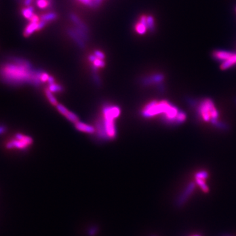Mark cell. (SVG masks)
I'll list each match as a JSON object with an SVG mask.
<instances>
[{
	"label": "cell",
	"instance_id": "6da1fadb",
	"mask_svg": "<svg viewBox=\"0 0 236 236\" xmlns=\"http://www.w3.org/2000/svg\"><path fill=\"white\" fill-rule=\"evenodd\" d=\"M12 62L7 63L0 68V75L6 82L13 84L29 83L38 85L43 72L35 70L27 60L13 57Z\"/></svg>",
	"mask_w": 236,
	"mask_h": 236
},
{
	"label": "cell",
	"instance_id": "7a4b0ae2",
	"mask_svg": "<svg viewBox=\"0 0 236 236\" xmlns=\"http://www.w3.org/2000/svg\"><path fill=\"white\" fill-rule=\"evenodd\" d=\"M120 110L116 106H106L102 110V121L98 124V134L104 139H113L116 136L114 120L120 115Z\"/></svg>",
	"mask_w": 236,
	"mask_h": 236
},
{
	"label": "cell",
	"instance_id": "3957f363",
	"mask_svg": "<svg viewBox=\"0 0 236 236\" xmlns=\"http://www.w3.org/2000/svg\"><path fill=\"white\" fill-rule=\"evenodd\" d=\"M171 105L165 101L157 102L152 101L146 105L142 112V115L145 118H150L161 113H165Z\"/></svg>",
	"mask_w": 236,
	"mask_h": 236
},
{
	"label": "cell",
	"instance_id": "277c9868",
	"mask_svg": "<svg viewBox=\"0 0 236 236\" xmlns=\"http://www.w3.org/2000/svg\"><path fill=\"white\" fill-rule=\"evenodd\" d=\"M199 112L205 121H209L211 119H217L218 117V113L211 99H205L200 103Z\"/></svg>",
	"mask_w": 236,
	"mask_h": 236
},
{
	"label": "cell",
	"instance_id": "5b68a950",
	"mask_svg": "<svg viewBox=\"0 0 236 236\" xmlns=\"http://www.w3.org/2000/svg\"><path fill=\"white\" fill-rule=\"evenodd\" d=\"M32 143V139L31 137L22 134H17L14 139L6 144V147L8 149L17 148L24 150L31 145Z\"/></svg>",
	"mask_w": 236,
	"mask_h": 236
},
{
	"label": "cell",
	"instance_id": "8992f818",
	"mask_svg": "<svg viewBox=\"0 0 236 236\" xmlns=\"http://www.w3.org/2000/svg\"><path fill=\"white\" fill-rule=\"evenodd\" d=\"M195 187V183L194 182H192L185 188L184 191L181 193V194L178 196V197L176 200V205L177 207H182L186 203L189 196L194 192Z\"/></svg>",
	"mask_w": 236,
	"mask_h": 236
},
{
	"label": "cell",
	"instance_id": "52a82bcc",
	"mask_svg": "<svg viewBox=\"0 0 236 236\" xmlns=\"http://www.w3.org/2000/svg\"><path fill=\"white\" fill-rule=\"evenodd\" d=\"M67 33L70 36L71 39L75 42V43L81 49H84L86 46V42L83 41L81 38L75 33L73 28H68L67 30Z\"/></svg>",
	"mask_w": 236,
	"mask_h": 236
},
{
	"label": "cell",
	"instance_id": "ba28073f",
	"mask_svg": "<svg viewBox=\"0 0 236 236\" xmlns=\"http://www.w3.org/2000/svg\"><path fill=\"white\" fill-rule=\"evenodd\" d=\"M69 18L71 20V21L74 24L75 26L79 27L83 30H84V31L86 32L87 33L89 32V29L88 26H87V25L85 23V22H83L75 14L72 13H70Z\"/></svg>",
	"mask_w": 236,
	"mask_h": 236
},
{
	"label": "cell",
	"instance_id": "9c48e42d",
	"mask_svg": "<svg viewBox=\"0 0 236 236\" xmlns=\"http://www.w3.org/2000/svg\"><path fill=\"white\" fill-rule=\"evenodd\" d=\"M234 54L235 53L232 52L219 50V51H215L214 52H213V57L218 60L225 61V60H228V58H230L231 57H232Z\"/></svg>",
	"mask_w": 236,
	"mask_h": 236
},
{
	"label": "cell",
	"instance_id": "30bf717a",
	"mask_svg": "<svg viewBox=\"0 0 236 236\" xmlns=\"http://www.w3.org/2000/svg\"><path fill=\"white\" fill-rule=\"evenodd\" d=\"M75 127L78 131L83 132V133L93 134L95 132V129L94 127H93L92 125L86 124L85 123H82L80 121H78V122L75 123Z\"/></svg>",
	"mask_w": 236,
	"mask_h": 236
},
{
	"label": "cell",
	"instance_id": "8fae6325",
	"mask_svg": "<svg viewBox=\"0 0 236 236\" xmlns=\"http://www.w3.org/2000/svg\"><path fill=\"white\" fill-rule=\"evenodd\" d=\"M37 23L38 22H30L24 30V33H23L24 36L26 37H29L30 36H31L32 34H34L36 31H37Z\"/></svg>",
	"mask_w": 236,
	"mask_h": 236
},
{
	"label": "cell",
	"instance_id": "7c38bea8",
	"mask_svg": "<svg viewBox=\"0 0 236 236\" xmlns=\"http://www.w3.org/2000/svg\"><path fill=\"white\" fill-rule=\"evenodd\" d=\"M163 80V75L161 74L151 75L149 78H146L144 80V84H150L151 83H159Z\"/></svg>",
	"mask_w": 236,
	"mask_h": 236
},
{
	"label": "cell",
	"instance_id": "4fadbf2b",
	"mask_svg": "<svg viewBox=\"0 0 236 236\" xmlns=\"http://www.w3.org/2000/svg\"><path fill=\"white\" fill-rule=\"evenodd\" d=\"M236 64V54H235L231 57L230 58H228V60H225V61L223 62V63L220 66V68L221 70H226L228 69V68L233 66Z\"/></svg>",
	"mask_w": 236,
	"mask_h": 236
},
{
	"label": "cell",
	"instance_id": "5bb4252c",
	"mask_svg": "<svg viewBox=\"0 0 236 236\" xmlns=\"http://www.w3.org/2000/svg\"><path fill=\"white\" fill-rule=\"evenodd\" d=\"M22 14L23 17L30 20L34 14V8L32 6H28L22 10Z\"/></svg>",
	"mask_w": 236,
	"mask_h": 236
},
{
	"label": "cell",
	"instance_id": "9a60e30c",
	"mask_svg": "<svg viewBox=\"0 0 236 236\" xmlns=\"http://www.w3.org/2000/svg\"><path fill=\"white\" fill-rule=\"evenodd\" d=\"M72 28L75 32V33L77 34L83 41H85V42H88L89 41V37L88 33L85 32L84 30H83L82 29L80 28L79 27L76 26H74Z\"/></svg>",
	"mask_w": 236,
	"mask_h": 236
},
{
	"label": "cell",
	"instance_id": "2e32d148",
	"mask_svg": "<svg viewBox=\"0 0 236 236\" xmlns=\"http://www.w3.org/2000/svg\"><path fill=\"white\" fill-rule=\"evenodd\" d=\"M57 19V13H53V12H51V13H45V14H42L41 16L40 17V19L42 20H44L45 22H51V21H53Z\"/></svg>",
	"mask_w": 236,
	"mask_h": 236
},
{
	"label": "cell",
	"instance_id": "e0dca14e",
	"mask_svg": "<svg viewBox=\"0 0 236 236\" xmlns=\"http://www.w3.org/2000/svg\"><path fill=\"white\" fill-rule=\"evenodd\" d=\"M147 22V28L150 32H154L156 26H155V22L154 17L151 15H148L146 19Z\"/></svg>",
	"mask_w": 236,
	"mask_h": 236
},
{
	"label": "cell",
	"instance_id": "ac0fdd59",
	"mask_svg": "<svg viewBox=\"0 0 236 236\" xmlns=\"http://www.w3.org/2000/svg\"><path fill=\"white\" fill-rule=\"evenodd\" d=\"M135 30L136 32L138 33L140 35H144L147 31V26L146 25H144L142 22L139 21V23H137L136 26H135Z\"/></svg>",
	"mask_w": 236,
	"mask_h": 236
},
{
	"label": "cell",
	"instance_id": "d6986e66",
	"mask_svg": "<svg viewBox=\"0 0 236 236\" xmlns=\"http://www.w3.org/2000/svg\"><path fill=\"white\" fill-rule=\"evenodd\" d=\"M45 95H46L49 101L51 102V104L54 105V106H57L58 104L57 99L55 98V97L54 96V95L52 94V92L49 89L45 90Z\"/></svg>",
	"mask_w": 236,
	"mask_h": 236
},
{
	"label": "cell",
	"instance_id": "ffe728a7",
	"mask_svg": "<svg viewBox=\"0 0 236 236\" xmlns=\"http://www.w3.org/2000/svg\"><path fill=\"white\" fill-rule=\"evenodd\" d=\"M51 0H37L36 4L40 9H45L49 5H51Z\"/></svg>",
	"mask_w": 236,
	"mask_h": 236
},
{
	"label": "cell",
	"instance_id": "44dd1931",
	"mask_svg": "<svg viewBox=\"0 0 236 236\" xmlns=\"http://www.w3.org/2000/svg\"><path fill=\"white\" fill-rule=\"evenodd\" d=\"M65 117H66L68 120L70 121L71 122L74 123V124H75V123L78 122V121H79V118H78V117L77 116H76L74 113H72V112H70V111L68 112V113L66 114Z\"/></svg>",
	"mask_w": 236,
	"mask_h": 236
},
{
	"label": "cell",
	"instance_id": "7402d4cb",
	"mask_svg": "<svg viewBox=\"0 0 236 236\" xmlns=\"http://www.w3.org/2000/svg\"><path fill=\"white\" fill-rule=\"evenodd\" d=\"M195 182H196V183L201 187V189L204 192H209V188L207 186V184H205L204 180L200 179V178H195Z\"/></svg>",
	"mask_w": 236,
	"mask_h": 236
},
{
	"label": "cell",
	"instance_id": "603a6c76",
	"mask_svg": "<svg viewBox=\"0 0 236 236\" xmlns=\"http://www.w3.org/2000/svg\"><path fill=\"white\" fill-rule=\"evenodd\" d=\"M49 89L51 91V92L57 93V92H60V91H62L63 87L60 85L56 84L55 83H51V84H49Z\"/></svg>",
	"mask_w": 236,
	"mask_h": 236
},
{
	"label": "cell",
	"instance_id": "cb8c5ba5",
	"mask_svg": "<svg viewBox=\"0 0 236 236\" xmlns=\"http://www.w3.org/2000/svg\"><path fill=\"white\" fill-rule=\"evenodd\" d=\"M211 122L213 125H215L217 127H218L220 129H224V130H225V129H227L228 126L226 124H224L222 122H219V121H217V119H211Z\"/></svg>",
	"mask_w": 236,
	"mask_h": 236
},
{
	"label": "cell",
	"instance_id": "d4e9b609",
	"mask_svg": "<svg viewBox=\"0 0 236 236\" xmlns=\"http://www.w3.org/2000/svg\"><path fill=\"white\" fill-rule=\"evenodd\" d=\"M56 106H57V108L58 111L60 113L63 114V115L64 116H66V115L68 113V112H69V110H68L66 108H65L64 106L61 104H58Z\"/></svg>",
	"mask_w": 236,
	"mask_h": 236
},
{
	"label": "cell",
	"instance_id": "484cf974",
	"mask_svg": "<svg viewBox=\"0 0 236 236\" xmlns=\"http://www.w3.org/2000/svg\"><path fill=\"white\" fill-rule=\"evenodd\" d=\"M208 173L207 172L205 171H200L198 173H197L195 174V178H200V179H203V180H205L208 177Z\"/></svg>",
	"mask_w": 236,
	"mask_h": 236
},
{
	"label": "cell",
	"instance_id": "4316f807",
	"mask_svg": "<svg viewBox=\"0 0 236 236\" xmlns=\"http://www.w3.org/2000/svg\"><path fill=\"white\" fill-rule=\"evenodd\" d=\"M93 66L96 67L97 68H104L105 66V63L104 61V60H102V59H100V58H96L95 61L93 63Z\"/></svg>",
	"mask_w": 236,
	"mask_h": 236
},
{
	"label": "cell",
	"instance_id": "83f0119b",
	"mask_svg": "<svg viewBox=\"0 0 236 236\" xmlns=\"http://www.w3.org/2000/svg\"><path fill=\"white\" fill-rule=\"evenodd\" d=\"M94 55H95L96 58L102 59V60H104L105 58V55L104 54V52H102V51L99 50H95L94 51Z\"/></svg>",
	"mask_w": 236,
	"mask_h": 236
},
{
	"label": "cell",
	"instance_id": "f1b7e54d",
	"mask_svg": "<svg viewBox=\"0 0 236 236\" xmlns=\"http://www.w3.org/2000/svg\"><path fill=\"white\" fill-rule=\"evenodd\" d=\"M47 23V22L44 21V20H40L37 23V30H40L42 28H43L45 26H46Z\"/></svg>",
	"mask_w": 236,
	"mask_h": 236
},
{
	"label": "cell",
	"instance_id": "f546056e",
	"mask_svg": "<svg viewBox=\"0 0 236 236\" xmlns=\"http://www.w3.org/2000/svg\"><path fill=\"white\" fill-rule=\"evenodd\" d=\"M102 1H103V0H93V4L95 5V9L99 7L101 5V4L102 3Z\"/></svg>",
	"mask_w": 236,
	"mask_h": 236
},
{
	"label": "cell",
	"instance_id": "4dcf8cb0",
	"mask_svg": "<svg viewBox=\"0 0 236 236\" xmlns=\"http://www.w3.org/2000/svg\"><path fill=\"white\" fill-rule=\"evenodd\" d=\"M30 22H38L40 21V18L37 17V15L36 14H34L33 17L31 18V19H30L29 20Z\"/></svg>",
	"mask_w": 236,
	"mask_h": 236
},
{
	"label": "cell",
	"instance_id": "1f68e13d",
	"mask_svg": "<svg viewBox=\"0 0 236 236\" xmlns=\"http://www.w3.org/2000/svg\"><path fill=\"white\" fill-rule=\"evenodd\" d=\"M96 58V57H95V55H89V61H91V63H93L94 61H95V60Z\"/></svg>",
	"mask_w": 236,
	"mask_h": 236
},
{
	"label": "cell",
	"instance_id": "d6a6232c",
	"mask_svg": "<svg viewBox=\"0 0 236 236\" xmlns=\"http://www.w3.org/2000/svg\"><path fill=\"white\" fill-rule=\"evenodd\" d=\"M32 2V0H25V5H26V7L30 6Z\"/></svg>",
	"mask_w": 236,
	"mask_h": 236
},
{
	"label": "cell",
	"instance_id": "836d02e7",
	"mask_svg": "<svg viewBox=\"0 0 236 236\" xmlns=\"http://www.w3.org/2000/svg\"><path fill=\"white\" fill-rule=\"evenodd\" d=\"M5 131V128L3 127L2 126H0V134L3 133Z\"/></svg>",
	"mask_w": 236,
	"mask_h": 236
},
{
	"label": "cell",
	"instance_id": "e575fe53",
	"mask_svg": "<svg viewBox=\"0 0 236 236\" xmlns=\"http://www.w3.org/2000/svg\"><path fill=\"white\" fill-rule=\"evenodd\" d=\"M193 236H201L200 235H193Z\"/></svg>",
	"mask_w": 236,
	"mask_h": 236
},
{
	"label": "cell",
	"instance_id": "d590c367",
	"mask_svg": "<svg viewBox=\"0 0 236 236\" xmlns=\"http://www.w3.org/2000/svg\"><path fill=\"white\" fill-rule=\"evenodd\" d=\"M235 102H236V99H235Z\"/></svg>",
	"mask_w": 236,
	"mask_h": 236
}]
</instances>
